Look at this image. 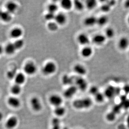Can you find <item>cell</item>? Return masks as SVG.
<instances>
[{"instance_id":"obj_2","label":"cell","mask_w":129,"mask_h":129,"mask_svg":"<svg viewBox=\"0 0 129 129\" xmlns=\"http://www.w3.org/2000/svg\"><path fill=\"white\" fill-rule=\"evenodd\" d=\"M57 70V67L54 62L50 61L44 64L42 68V72L46 76H49L54 74Z\"/></svg>"},{"instance_id":"obj_38","label":"cell","mask_w":129,"mask_h":129,"mask_svg":"<svg viewBox=\"0 0 129 129\" xmlns=\"http://www.w3.org/2000/svg\"><path fill=\"white\" fill-rule=\"evenodd\" d=\"M116 115L113 112H109L106 115V119L109 122H113L116 118Z\"/></svg>"},{"instance_id":"obj_6","label":"cell","mask_w":129,"mask_h":129,"mask_svg":"<svg viewBox=\"0 0 129 129\" xmlns=\"http://www.w3.org/2000/svg\"><path fill=\"white\" fill-rule=\"evenodd\" d=\"M49 101L50 104L55 107L61 106L63 102V99L60 95L54 94L50 96Z\"/></svg>"},{"instance_id":"obj_15","label":"cell","mask_w":129,"mask_h":129,"mask_svg":"<svg viewBox=\"0 0 129 129\" xmlns=\"http://www.w3.org/2000/svg\"><path fill=\"white\" fill-rule=\"evenodd\" d=\"M97 18L94 16H89L85 18L83 21V23L86 26L91 27L97 24Z\"/></svg>"},{"instance_id":"obj_18","label":"cell","mask_w":129,"mask_h":129,"mask_svg":"<svg viewBox=\"0 0 129 129\" xmlns=\"http://www.w3.org/2000/svg\"><path fill=\"white\" fill-rule=\"evenodd\" d=\"M23 34V31L22 28L16 27L11 30L10 32V36L11 38L15 39H19Z\"/></svg>"},{"instance_id":"obj_35","label":"cell","mask_w":129,"mask_h":129,"mask_svg":"<svg viewBox=\"0 0 129 129\" xmlns=\"http://www.w3.org/2000/svg\"><path fill=\"white\" fill-rule=\"evenodd\" d=\"M94 96H95V100L96 102L100 103L103 102L105 98L104 94H103L100 92H99L98 93L96 94V95H95Z\"/></svg>"},{"instance_id":"obj_34","label":"cell","mask_w":129,"mask_h":129,"mask_svg":"<svg viewBox=\"0 0 129 129\" xmlns=\"http://www.w3.org/2000/svg\"><path fill=\"white\" fill-rule=\"evenodd\" d=\"M16 50H20L25 45V42L22 39H18L13 43Z\"/></svg>"},{"instance_id":"obj_7","label":"cell","mask_w":129,"mask_h":129,"mask_svg":"<svg viewBox=\"0 0 129 129\" xmlns=\"http://www.w3.org/2000/svg\"><path fill=\"white\" fill-rule=\"evenodd\" d=\"M18 120L17 117L14 116L10 117L5 123V127L7 129H13L18 124Z\"/></svg>"},{"instance_id":"obj_36","label":"cell","mask_w":129,"mask_h":129,"mask_svg":"<svg viewBox=\"0 0 129 129\" xmlns=\"http://www.w3.org/2000/svg\"><path fill=\"white\" fill-rule=\"evenodd\" d=\"M55 16V14L48 12V13H47L45 15V18L46 21L50 22V21H54Z\"/></svg>"},{"instance_id":"obj_28","label":"cell","mask_w":129,"mask_h":129,"mask_svg":"<svg viewBox=\"0 0 129 129\" xmlns=\"http://www.w3.org/2000/svg\"><path fill=\"white\" fill-rule=\"evenodd\" d=\"M51 129H62L61 121L58 117L52 119L51 121Z\"/></svg>"},{"instance_id":"obj_30","label":"cell","mask_w":129,"mask_h":129,"mask_svg":"<svg viewBox=\"0 0 129 129\" xmlns=\"http://www.w3.org/2000/svg\"><path fill=\"white\" fill-rule=\"evenodd\" d=\"M115 35V31L113 28L112 27H109L106 28L105 31L104 35L106 37V39H111L114 38Z\"/></svg>"},{"instance_id":"obj_32","label":"cell","mask_w":129,"mask_h":129,"mask_svg":"<svg viewBox=\"0 0 129 129\" xmlns=\"http://www.w3.org/2000/svg\"><path fill=\"white\" fill-rule=\"evenodd\" d=\"M11 91L13 95H19L22 92V88L21 86L15 84L11 87Z\"/></svg>"},{"instance_id":"obj_39","label":"cell","mask_w":129,"mask_h":129,"mask_svg":"<svg viewBox=\"0 0 129 129\" xmlns=\"http://www.w3.org/2000/svg\"><path fill=\"white\" fill-rule=\"evenodd\" d=\"M89 91L90 94L94 96L96 95V94L99 92V88L97 86H91L90 88L89 89Z\"/></svg>"},{"instance_id":"obj_44","label":"cell","mask_w":129,"mask_h":129,"mask_svg":"<svg viewBox=\"0 0 129 129\" xmlns=\"http://www.w3.org/2000/svg\"><path fill=\"white\" fill-rule=\"evenodd\" d=\"M124 7L126 9H129V0L126 1L124 4Z\"/></svg>"},{"instance_id":"obj_41","label":"cell","mask_w":129,"mask_h":129,"mask_svg":"<svg viewBox=\"0 0 129 129\" xmlns=\"http://www.w3.org/2000/svg\"><path fill=\"white\" fill-rule=\"evenodd\" d=\"M16 74H16V71H14V70H11V71L8 72L7 76L8 78L9 79H14Z\"/></svg>"},{"instance_id":"obj_17","label":"cell","mask_w":129,"mask_h":129,"mask_svg":"<svg viewBox=\"0 0 129 129\" xmlns=\"http://www.w3.org/2000/svg\"><path fill=\"white\" fill-rule=\"evenodd\" d=\"M93 54V49L90 46H84L83 49H82L80 52V54L83 57L85 58H88L92 56Z\"/></svg>"},{"instance_id":"obj_46","label":"cell","mask_w":129,"mask_h":129,"mask_svg":"<svg viewBox=\"0 0 129 129\" xmlns=\"http://www.w3.org/2000/svg\"><path fill=\"white\" fill-rule=\"evenodd\" d=\"M3 117H4L3 114L1 112H0V122L3 119Z\"/></svg>"},{"instance_id":"obj_10","label":"cell","mask_w":129,"mask_h":129,"mask_svg":"<svg viewBox=\"0 0 129 129\" xmlns=\"http://www.w3.org/2000/svg\"><path fill=\"white\" fill-rule=\"evenodd\" d=\"M118 48L122 51L126 50L129 46V39L127 37H122L118 41Z\"/></svg>"},{"instance_id":"obj_20","label":"cell","mask_w":129,"mask_h":129,"mask_svg":"<svg viewBox=\"0 0 129 129\" xmlns=\"http://www.w3.org/2000/svg\"><path fill=\"white\" fill-rule=\"evenodd\" d=\"M14 79L16 84L21 86L25 83L26 78L25 75L23 73H18L16 74Z\"/></svg>"},{"instance_id":"obj_40","label":"cell","mask_w":129,"mask_h":129,"mask_svg":"<svg viewBox=\"0 0 129 129\" xmlns=\"http://www.w3.org/2000/svg\"><path fill=\"white\" fill-rule=\"evenodd\" d=\"M122 108V107L120 104L116 105L112 109V112H113L114 113L117 115V114L119 113Z\"/></svg>"},{"instance_id":"obj_3","label":"cell","mask_w":129,"mask_h":129,"mask_svg":"<svg viewBox=\"0 0 129 129\" xmlns=\"http://www.w3.org/2000/svg\"><path fill=\"white\" fill-rule=\"evenodd\" d=\"M37 70V66L34 62L29 61L25 64L24 71L25 73L29 75H33L35 74Z\"/></svg>"},{"instance_id":"obj_48","label":"cell","mask_w":129,"mask_h":129,"mask_svg":"<svg viewBox=\"0 0 129 129\" xmlns=\"http://www.w3.org/2000/svg\"><path fill=\"white\" fill-rule=\"evenodd\" d=\"M127 23H128L129 25V16H128V18H127Z\"/></svg>"},{"instance_id":"obj_25","label":"cell","mask_w":129,"mask_h":129,"mask_svg":"<svg viewBox=\"0 0 129 129\" xmlns=\"http://www.w3.org/2000/svg\"><path fill=\"white\" fill-rule=\"evenodd\" d=\"M62 82L64 85H69L70 86L72 85V84L74 82V79L71 76L67 74H65L62 77Z\"/></svg>"},{"instance_id":"obj_27","label":"cell","mask_w":129,"mask_h":129,"mask_svg":"<svg viewBox=\"0 0 129 129\" xmlns=\"http://www.w3.org/2000/svg\"><path fill=\"white\" fill-rule=\"evenodd\" d=\"M6 54L9 55H12L16 51V48L13 43H10L6 45L5 49Z\"/></svg>"},{"instance_id":"obj_12","label":"cell","mask_w":129,"mask_h":129,"mask_svg":"<svg viewBox=\"0 0 129 129\" xmlns=\"http://www.w3.org/2000/svg\"><path fill=\"white\" fill-rule=\"evenodd\" d=\"M118 89L112 86H110L107 87L105 90L104 95L106 98H112L115 95L117 94V91H118Z\"/></svg>"},{"instance_id":"obj_4","label":"cell","mask_w":129,"mask_h":129,"mask_svg":"<svg viewBox=\"0 0 129 129\" xmlns=\"http://www.w3.org/2000/svg\"><path fill=\"white\" fill-rule=\"evenodd\" d=\"M77 89L82 91H85L88 87V83L87 81L83 77H77L74 80Z\"/></svg>"},{"instance_id":"obj_31","label":"cell","mask_w":129,"mask_h":129,"mask_svg":"<svg viewBox=\"0 0 129 129\" xmlns=\"http://www.w3.org/2000/svg\"><path fill=\"white\" fill-rule=\"evenodd\" d=\"M47 28L50 31L55 32L58 29L59 25L55 21H52L48 22L47 24Z\"/></svg>"},{"instance_id":"obj_14","label":"cell","mask_w":129,"mask_h":129,"mask_svg":"<svg viewBox=\"0 0 129 129\" xmlns=\"http://www.w3.org/2000/svg\"><path fill=\"white\" fill-rule=\"evenodd\" d=\"M106 38L103 34H97L93 38L92 42L94 44L97 45H102L106 42Z\"/></svg>"},{"instance_id":"obj_45","label":"cell","mask_w":129,"mask_h":129,"mask_svg":"<svg viewBox=\"0 0 129 129\" xmlns=\"http://www.w3.org/2000/svg\"><path fill=\"white\" fill-rule=\"evenodd\" d=\"M3 51H4V49L2 46L0 45V55L2 54Z\"/></svg>"},{"instance_id":"obj_11","label":"cell","mask_w":129,"mask_h":129,"mask_svg":"<svg viewBox=\"0 0 129 129\" xmlns=\"http://www.w3.org/2000/svg\"><path fill=\"white\" fill-rule=\"evenodd\" d=\"M67 20V16L63 13H59L55 14L54 21L59 26H62L64 25L66 23Z\"/></svg>"},{"instance_id":"obj_19","label":"cell","mask_w":129,"mask_h":129,"mask_svg":"<svg viewBox=\"0 0 129 129\" xmlns=\"http://www.w3.org/2000/svg\"><path fill=\"white\" fill-rule=\"evenodd\" d=\"M0 20L6 23L10 22L12 20L11 14L7 11H0Z\"/></svg>"},{"instance_id":"obj_37","label":"cell","mask_w":129,"mask_h":129,"mask_svg":"<svg viewBox=\"0 0 129 129\" xmlns=\"http://www.w3.org/2000/svg\"><path fill=\"white\" fill-rule=\"evenodd\" d=\"M111 9L112 7L107 3L103 4L100 7V10L103 13L109 12L111 11Z\"/></svg>"},{"instance_id":"obj_23","label":"cell","mask_w":129,"mask_h":129,"mask_svg":"<svg viewBox=\"0 0 129 129\" xmlns=\"http://www.w3.org/2000/svg\"><path fill=\"white\" fill-rule=\"evenodd\" d=\"M66 109L62 106H60L55 107L54 110L55 115L57 117H60L63 116L66 113Z\"/></svg>"},{"instance_id":"obj_47","label":"cell","mask_w":129,"mask_h":129,"mask_svg":"<svg viewBox=\"0 0 129 129\" xmlns=\"http://www.w3.org/2000/svg\"><path fill=\"white\" fill-rule=\"evenodd\" d=\"M127 124L128 127L129 128V115L128 116L127 118Z\"/></svg>"},{"instance_id":"obj_8","label":"cell","mask_w":129,"mask_h":129,"mask_svg":"<svg viewBox=\"0 0 129 129\" xmlns=\"http://www.w3.org/2000/svg\"><path fill=\"white\" fill-rule=\"evenodd\" d=\"M78 89L76 86H70L64 90L63 92L64 96L67 99H70L73 97L77 92Z\"/></svg>"},{"instance_id":"obj_22","label":"cell","mask_w":129,"mask_h":129,"mask_svg":"<svg viewBox=\"0 0 129 129\" xmlns=\"http://www.w3.org/2000/svg\"><path fill=\"white\" fill-rule=\"evenodd\" d=\"M18 6L16 3L14 2H9L6 5V11L10 14H13L17 10Z\"/></svg>"},{"instance_id":"obj_42","label":"cell","mask_w":129,"mask_h":129,"mask_svg":"<svg viewBox=\"0 0 129 129\" xmlns=\"http://www.w3.org/2000/svg\"><path fill=\"white\" fill-rule=\"evenodd\" d=\"M120 105L124 109H128L129 108V100H126L125 101L121 102Z\"/></svg>"},{"instance_id":"obj_26","label":"cell","mask_w":129,"mask_h":129,"mask_svg":"<svg viewBox=\"0 0 129 129\" xmlns=\"http://www.w3.org/2000/svg\"><path fill=\"white\" fill-rule=\"evenodd\" d=\"M73 7L78 11H81L84 9L85 6L81 1L75 0L73 1Z\"/></svg>"},{"instance_id":"obj_33","label":"cell","mask_w":129,"mask_h":129,"mask_svg":"<svg viewBox=\"0 0 129 129\" xmlns=\"http://www.w3.org/2000/svg\"><path fill=\"white\" fill-rule=\"evenodd\" d=\"M58 9V6L54 3L49 4L47 7L48 12L51 13L53 14H55V13L57 11Z\"/></svg>"},{"instance_id":"obj_13","label":"cell","mask_w":129,"mask_h":129,"mask_svg":"<svg viewBox=\"0 0 129 129\" xmlns=\"http://www.w3.org/2000/svg\"><path fill=\"white\" fill-rule=\"evenodd\" d=\"M77 41L80 44L87 46L89 44L90 40L87 34L81 33L77 37Z\"/></svg>"},{"instance_id":"obj_21","label":"cell","mask_w":129,"mask_h":129,"mask_svg":"<svg viewBox=\"0 0 129 129\" xmlns=\"http://www.w3.org/2000/svg\"><path fill=\"white\" fill-rule=\"evenodd\" d=\"M60 5L64 10L69 11L73 7V1L71 0H62L60 1Z\"/></svg>"},{"instance_id":"obj_9","label":"cell","mask_w":129,"mask_h":129,"mask_svg":"<svg viewBox=\"0 0 129 129\" xmlns=\"http://www.w3.org/2000/svg\"><path fill=\"white\" fill-rule=\"evenodd\" d=\"M73 71L80 77L85 75L87 73V70L84 66L81 64L78 63L73 67Z\"/></svg>"},{"instance_id":"obj_24","label":"cell","mask_w":129,"mask_h":129,"mask_svg":"<svg viewBox=\"0 0 129 129\" xmlns=\"http://www.w3.org/2000/svg\"><path fill=\"white\" fill-rule=\"evenodd\" d=\"M109 18L106 15H102L97 18V24L100 26L106 25L109 22Z\"/></svg>"},{"instance_id":"obj_43","label":"cell","mask_w":129,"mask_h":129,"mask_svg":"<svg viewBox=\"0 0 129 129\" xmlns=\"http://www.w3.org/2000/svg\"><path fill=\"white\" fill-rule=\"evenodd\" d=\"M110 5L111 7L112 8L113 6H115L116 4V1H107L106 3Z\"/></svg>"},{"instance_id":"obj_49","label":"cell","mask_w":129,"mask_h":129,"mask_svg":"<svg viewBox=\"0 0 129 129\" xmlns=\"http://www.w3.org/2000/svg\"><path fill=\"white\" fill-rule=\"evenodd\" d=\"M62 129H69V128H68V127H64L63 128H62Z\"/></svg>"},{"instance_id":"obj_50","label":"cell","mask_w":129,"mask_h":129,"mask_svg":"<svg viewBox=\"0 0 129 129\" xmlns=\"http://www.w3.org/2000/svg\"></svg>"},{"instance_id":"obj_29","label":"cell","mask_w":129,"mask_h":129,"mask_svg":"<svg viewBox=\"0 0 129 129\" xmlns=\"http://www.w3.org/2000/svg\"><path fill=\"white\" fill-rule=\"evenodd\" d=\"M97 5V2L96 0H87L85 4L86 8L89 10H92L95 9Z\"/></svg>"},{"instance_id":"obj_16","label":"cell","mask_w":129,"mask_h":129,"mask_svg":"<svg viewBox=\"0 0 129 129\" xmlns=\"http://www.w3.org/2000/svg\"><path fill=\"white\" fill-rule=\"evenodd\" d=\"M8 104L11 107L17 108L21 105V101L19 99L15 96H10L8 99Z\"/></svg>"},{"instance_id":"obj_5","label":"cell","mask_w":129,"mask_h":129,"mask_svg":"<svg viewBox=\"0 0 129 129\" xmlns=\"http://www.w3.org/2000/svg\"><path fill=\"white\" fill-rule=\"evenodd\" d=\"M31 106L32 110L36 112H39L42 108V105L40 100L36 96H34L30 101Z\"/></svg>"},{"instance_id":"obj_1","label":"cell","mask_w":129,"mask_h":129,"mask_svg":"<svg viewBox=\"0 0 129 129\" xmlns=\"http://www.w3.org/2000/svg\"><path fill=\"white\" fill-rule=\"evenodd\" d=\"M92 105V100L89 98L76 100L73 103V107L79 110L88 109L91 107Z\"/></svg>"}]
</instances>
